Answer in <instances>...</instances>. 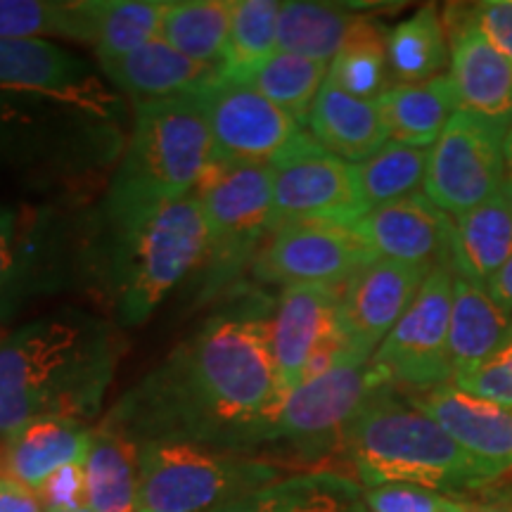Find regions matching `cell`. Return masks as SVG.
Returning <instances> with one entry per match:
<instances>
[{"mask_svg": "<svg viewBox=\"0 0 512 512\" xmlns=\"http://www.w3.org/2000/svg\"><path fill=\"white\" fill-rule=\"evenodd\" d=\"M271 354L285 392L302 382L313 354L330 339L347 335L339 318V287L290 285L275 304L271 325Z\"/></svg>", "mask_w": 512, "mask_h": 512, "instance_id": "cell-19", "label": "cell"}, {"mask_svg": "<svg viewBox=\"0 0 512 512\" xmlns=\"http://www.w3.org/2000/svg\"><path fill=\"white\" fill-rule=\"evenodd\" d=\"M0 512H46V508L36 491L0 475Z\"/></svg>", "mask_w": 512, "mask_h": 512, "instance_id": "cell-43", "label": "cell"}, {"mask_svg": "<svg viewBox=\"0 0 512 512\" xmlns=\"http://www.w3.org/2000/svg\"><path fill=\"white\" fill-rule=\"evenodd\" d=\"M375 256L344 223H287L268 235L256 254V280L271 285L339 287L366 268Z\"/></svg>", "mask_w": 512, "mask_h": 512, "instance_id": "cell-13", "label": "cell"}, {"mask_svg": "<svg viewBox=\"0 0 512 512\" xmlns=\"http://www.w3.org/2000/svg\"><path fill=\"white\" fill-rule=\"evenodd\" d=\"M280 5L278 0H233L223 74L242 79L278 53Z\"/></svg>", "mask_w": 512, "mask_h": 512, "instance_id": "cell-35", "label": "cell"}, {"mask_svg": "<svg viewBox=\"0 0 512 512\" xmlns=\"http://www.w3.org/2000/svg\"><path fill=\"white\" fill-rule=\"evenodd\" d=\"M508 126L458 110L432 145L425 195L448 216H463L503 190Z\"/></svg>", "mask_w": 512, "mask_h": 512, "instance_id": "cell-9", "label": "cell"}, {"mask_svg": "<svg viewBox=\"0 0 512 512\" xmlns=\"http://www.w3.org/2000/svg\"><path fill=\"white\" fill-rule=\"evenodd\" d=\"M403 396L496 479L512 470V408L467 394L453 382Z\"/></svg>", "mask_w": 512, "mask_h": 512, "instance_id": "cell-18", "label": "cell"}, {"mask_svg": "<svg viewBox=\"0 0 512 512\" xmlns=\"http://www.w3.org/2000/svg\"><path fill=\"white\" fill-rule=\"evenodd\" d=\"M280 477V465L261 456L150 441L140 444L138 512H209Z\"/></svg>", "mask_w": 512, "mask_h": 512, "instance_id": "cell-6", "label": "cell"}, {"mask_svg": "<svg viewBox=\"0 0 512 512\" xmlns=\"http://www.w3.org/2000/svg\"><path fill=\"white\" fill-rule=\"evenodd\" d=\"M430 152L389 140L366 162L354 164L356 188L368 211L411 197L425 185Z\"/></svg>", "mask_w": 512, "mask_h": 512, "instance_id": "cell-33", "label": "cell"}, {"mask_svg": "<svg viewBox=\"0 0 512 512\" xmlns=\"http://www.w3.org/2000/svg\"><path fill=\"white\" fill-rule=\"evenodd\" d=\"M470 12L477 29L512 62V0H484Z\"/></svg>", "mask_w": 512, "mask_h": 512, "instance_id": "cell-42", "label": "cell"}, {"mask_svg": "<svg viewBox=\"0 0 512 512\" xmlns=\"http://www.w3.org/2000/svg\"><path fill=\"white\" fill-rule=\"evenodd\" d=\"M375 259L396 261L432 271L451 264L453 219L444 214L425 192H415L399 202L370 209L351 223Z\"/></svg>", "mask_w": 512, "mask_h": 512, "instance_id": "cell-16", "label": "cell"}, {"mask_svg": "<svg viewBox=\"0 0 512 512\" xmlns=\"http://www.w3.org/2000/svg\"><path fill=\"white\" fill-rule=\"evenodd\" d=\"M389 79L387 31L363 17L330 62L328 81L356 98L377 100L392 88Z\"/></svg>", "mask_w": 512, "mask_h": 512, "instance_id": "cell-34", "label": "cell"}, {"mask_svg": "<svg viewBox=\"0 0 512 512\" xmlns=\"http://www.w3.org/2000/svg\"><path fill=\"white\" fill-rule=\"evenodd\" d=\"M169 0H79L81 43L95 57H119L162 34Z\"/></svg>", "mask_w": 512, "mask_h": 512, "instance_id": "cell-28", "label": "cell"}, {"mask_svg": "<svg viewBox=\"0 0 512 512\" xmlns=\"http://www.w3.org/2000/svg\"><path fill=\"white\" fill-rule=\"evenodd\" d=\"M200 98L214 162H273L306 136V128L245 81L219 72Z\"/></svg>", "mask_w": 512, "mask_h": 512, "instance_id": "cell-11", "label": "cell"}, {"mask_svg": "<svg viewBox=\"0 0 512 512\" xmlns=\"http://www.w3.org/2000/svg\"><path fill=\"white\" fill-rule=\"evenodd\" d=\"M110 278L119 320L145 323L207 254V223L195 195L114 223Z\"/></svg>", "mask_w": 512, "mask_h": 512, "instance_id": "cell-5", "label": "cell"}, {"mask_svg": "<svg viewBox=\"0 0 512 512\" xmlns=\"http://www.w3.org/2000/svg\"><path fill=\"white\" fill-rule=\"evenodd\" d=\"M88 510L138 512L140 508V446L124 432L102 422L91 432L86 456Z\"/></svg>", "mask_w": 512, "mask_h": 512, "instance_id": "cell-25", "label": "cell"}, {"mask_svg": "<svg viewBox=\"0 0 512 512\" xmlns=\"http://www.w3.org/2000/svg\"><path fill=\"white\" fill-rule=\"evenodd\" d=\"M91 432L86 422L69 418H36L3 439V475L38 491L62 467L86 456Z\"/></svg>", "mask_w": 512, "mask_h": 512, "instance_id": "cell-21", "label": "cell"}, {"mask_svg": "<svg viewBox=\"0 0 512 512\" xmlns=\"http://www.w3.org/2000/svg\"><path fill=\"white\" fill-rule=\"evenodd\" d=\"M271 316L223 311L171 351L105 418L136 444L183 441L256 456L283 401Z\"/></svg>", "mask_w": 512, "mask_h": 512, "instance_id": "cell-1", "label": "cell"}, {"mask_svg": "<svg viewBox=\"0 0 512 512\" xmlns=\"http://www.w3.org/2000/svg\"><path fill=\"white\" fill-rule=\"evenodd\" d=\"M121 351L124 342L107 320L76 309L12 332L0 342V437L36 418H93Z\"/></svg>", "mask_w": 512, "mask_h": 512, "instance_id": "cell-2", "label": "cell"}, {"mask_svg": "<svg viewBox=\"0 0 512 512\" xmlns=\"http://www.w3.org/2000/svg\"><path fill=\"white\" fill-rule=\"evenodd\" d=\"M512 259V192L505 188L453 221V273L484 285Z\"/></svg>", "mask_w": 512, "mask_h": 512, "instance_id": "cell-24", "label": "cell"}, {"mask_svg": "<svg viewBox=\"0 0 512 512\" xmlns=\"http://www.w3.org/2000/svg\"><path fill=\"white\" fill-rule=\"evenodd\" d=\"M46 512L62 510H83L88 508L86 491V472H83V460L57 470L41 489L36 491Z\"/></svg>", "mask_w": 512, "mask_h": 512, "instance_id": "cell-41", "label": "cell"}, {"mask_svg": "<svg viewBox=\"0 0 512 512\" xmlns=\"http://www.w3.org/2000/svg\"><path fill=\"white\" fill-rule=\"evenodd\" d=\"M384 387L389 377L373 358H349L328 373L313 377L285 392L264 434V446L275 451H294L297 456L318 458L344 444V434L361 408Z\"/></svg>", "mask_w": 512, "mask_h": 512, "instance_id": "cell-8", "label": "cell"}, {"mask_svg": "<svg viewBox=\"0 0 512 512\" xmlns=\"http://www.w3.org/2000/svg\"><path fill=\"white\" fill-rule=\"evenodd\" d=\"M62 124L69 119L29 107L27 98L0 93V166L34 162L55 143H69L57 138Z\"/></svg>", "mask_w": 512, "mask_h": 512, "instance_id": "cell-36", "label": "cell"}, {"mask_svg": "<svg viewBox=\"0 0 512 512\" xmlns=\"http://www.w3.org/2000/svg\"><path fill=\"white\" fill-rule=\"evenodd\" d=\"M273 228L287 223H351L368 214L358 197L354 164L320 147L309 133L271 162Z\"/></svg>", "mask_w": 512, "mask_h": 512, "instance_id": "cell-12", "label": "cell"}, {"mask_svg": "<svg viewBox=\"0 0 512 512\" xmlns=\"http://www.w3.org/2000/svg\"><path fill=\"white\" fill-rule=\"evenodd\" d=\"M387 57L396 86L437 79L444 67H451L444 15L437 5H422L387 31Z\"/></svg>", "mask_w": 512, "mask_h": 512, "instance_id": "cell-29", "label": "cell"}, {"mask_svg": "<svg viewBox=\"0 0 512 512\" xmlns=\"http://www.w3.org/2000/svg\"><path fill=\"white\" fill-rule=\"evenodd\" d=\"M486 292L503 311L512 313V259L486 283Z\"/></svg>", "mask_w": 512, "mask_h": 512, "instance_id": "cell-44", "label": "cell"}, {"mask_svg": "<svg viewBox=\"0 0 512 512\" xmlns=\"http://www.w3.org/2000/svg\"><path fill=\"white\" fill-rule=\"evenodd\" d=\"M503 159H505V188L512 190V124L508 126V133H505Z\"/></svg>", "mask_w": 512, "mask_h": 512, "instance_id": "cell-46", "label": "cell"}, {"mask_svg": "<svg viewBox=\"0 0 512 512\" xmlns=\"http://www.w3.org/2000/svg\"><path fill=\"white\" fill-rule=\"evenodd\" d=\"M453 309V266L427 273L418 297L375 351L373 363L403 392H422L453 380L448 328Z\"/></svg>", "mask_w": 512, "mask_h": 512, "instance_id": "cell-10", "label": "cell"}, {"mask_svg": "<svg viewBox=\"0 0 512 512\" xmlns=\"http://www.w3.org/2000/svg\"><path fill=\"white\" fill-rule=\"evenodd\" d=\"M304 126L320 147L349 164L366 162L392 140L377 100L356 98L330 81L320 88Z\"/></svg>", "mask_w": 512, "mask_h": 512, "instance_id": "cell-20", "label": "cell"}, {"mask_svg": "<svg viewBox=\"0 0 512 512\" xmlns=\"http://www.w3.org/2000/svg\"><path fill=\"white\" fill-rule=\"evenodd\" d=\"M62 512H91L88 508H83V510H62Z\"/></svg>", "mask_w": 512, "mask_h": 512, "instance_id": "cell-47", "label": "cell"}, {"mask_svg": "<svg viewBox=\"0 0 512 512\" xmlns=\"http://www.w3.org/2000/svg\"><path fill=\"white\" fill-rule=\"evenodd\" d=\"M427 268L375 259L339 285V318L351 354L370 358L399 323L427 278Z\"/></svg>", "mask_w": 512, "mask_h": 512, "instance_id": "cell-15", "label": "cell"}, {"mask_svg": "<svg viewBox=\"0 0 512 512\" xmlns=\"http://www.w3.org/2000/svg\"><path fill=\"white\" fill-rule=\"evenodd\" d=\"M209 512H368V508L354 479L318 470L280 477Z\"/></svg>", "mask_w": 512, "mask_h": 512, "instance_id": "cell-23", "label": "cell"}, {"mask_svg": "<svg viewBox=\"0 0 512 512\" xmlns=\"http://www.w3.org/2000/svg\"><path fill=\"white\" fill-rule=\"evenodd\" d=\"M510 192H512V190H510Z\"/></svg>", "mask_w": 512, "mask_h": 512, "instance_id": "cell-48", "label": "cell"}, {"mask_svg": "<svg viewBox=\"0 0 512 512\" xmlns=\"http://www.w3.org/2000/svg\"><path fill=\"white\" fill-rule=\"evenodd\" d=\"M377 105L389 128V138L422 150L437 143L448 121L460 110L451 74L422 83L392 86L377 98Z\"/></svg>", "mask_w": 512, "mask_h": 512, "instance_id": "cell-27", "label": "cell"}, {"mask_svg": "<svg viewBox=\"0 0 512 512\" xmlns=\"http://www.w3.org/2000/svg\"><path fill=\"white\" fill-rule=\"evenodd\" d=\"M328 69L330 64L325 62L306 60V57L278 50L264 64H259L238 81L249 83L264 98L271 100L273 105H278L280 110H285L304 126L320 88L328 81Z\"/></svg>", "mask_w": 512, "mask_h": 512, "instance_id": "cell-32", "label": "cell"}, {"mask_svg": "<svg viewBox=\"0 0 512 512\" xmlns=\"http://www.w3.org/2000/svg\"><path fill=\"white\" fill-rule=\"evenodd\" d=\"M192 195L207 223V294L233 280L273 228L271 162H211Z\"/></svg>", "mask_w": 512, "mask_h": 512, "instance_id": "cell-7", "label": "cell"}, {"mask_svg": "<svg viewBox=\"0 0 512 512\" xmlns=\"http://www.w3.org/2000/svg\"><path fill=\"white\" fill-rule=\"evenodd\" d=\"M342 446L366 489L413 484L451 496L496 479L394 387L380 389L361 408Z\"/></svg>", "mask_w": 512, "mask_h": 512, "instance_id": "cell-3", "label": "cell"}, {"mask_svg": "<svg viewBox=\"0 0 512 512\" xmlns=\"http://www.w3.org/2000/svg\"><path fill=\"white\" fill-rule=\"evenodd\" d=\"M361 15L311 0H287L278 15V50L330 64Z\"/></svg>", "mask_w": 512, "mask_h": 512, "instance_id": "cell-30", "label": "cell"}, {"mask_svg": "<svg viewBox=\"0 0 512 512\" xmlns=\"http://www.w3.org/2000/svg\"><path fill=\"white\" fill-rule=\"evenodd\" d=\"M368 512H472V505L413 484H384L363 489Z\"/></svg>", "mask_w": 512, "mask_h": 512, "instance_id": "cell-38", "label": "cell"}, {"mask_svg": "<svg viewBox=\"0 0 512 512\" xmlns=\"http://www.w3.org/2000/svg\"><path fill=\"white\" fill-rule=\"evenodd\" d=\"M0 38L81 43L79 0H0Z\"/></svg>", "mask_w": 512, "mask_h": 512, "instance_id": "cell-37", "label": "cell"}, {"mask_svg": "<svg viewBox=\"0 0 512 512\" xmlns=\"http://www.w3.org/2000/svg\"><path fill=\"white\" fill-rule=\"evenodd\" d=\"M472 512H512V489L489 498V501L472 505Z\"/></svg>", "mask_w": 512, "mask_h": 512, "instance_id": "cell-45", "label": "cell"}, {"mask_svg": "<svg viewBox=\"0 0 512 512\" xmlns=\"http://www.w3.org/2000/svg\"><path fill=\"white\" fill-rule=\"evenodd\" d=\"M29 259V233L15 209L0 204V294L22 273Z\"/></svg>", "mask_w": 512, "mask_h": 512, "instance_id": "cell-40", "label": "cell"}, {"mask_svg": "<svg viewBox=\"0 0 512 512\" xmlns=\"http://www.w3.org/2000/svg\"><path fill=\"white\" fill-rule=\"evenodd\" d=\"M451 382L467 394L512 408V328L494 356L470 373L456 375Z\"/></svg>", "mask_w": 512, "mask_h": 512, "instance_id": "cell-39", "label": "cell"}, {"mask_svg": "<svg viewBox=\"0 0 512 512\" xmlns=\"http://www.w3.org/2000/svg\"><path fill=\"white\" fill-rule=\"evenodd\" d=\"M444 27L460 110L512 124V62L472 22L470 5H448Z\"/></svg>", "mask_w": 512, "mask_h": 512, "instance_id": "cell-17", "label": "cell"}, {"mask_svg": "<svg viewBox=\"0 0 512 512\" xmlns=\"http://www.w3.org/2000/svg\"><path fill=\"white\" fill-rule=\"evenodd\" d=\"M102 74L133 100L174 98L200 91L221 69L192 62L174 46L155 38L147 46L119 57H98Z\"/></svg>", "mask_w": 512, "mask_h": 512, "instance_id": "cell-22", "label": "cell"}, {"mask_svg": "<svg viewBox=\"0 0 512 512\" xmlns=\"http://www.w3.org/2000/svg\"><path fill=\"white\" fill-rule=\"evenodd\" d=\"M512 318L503 311L484 285L453 273V309L448 328V356L453 377L465 375L494 356L508 337Z\"/></svg>", "mask_w": 512, "mask_h": 512, "instance_id": "cell-26", "label": "cell"}, {"mask_svg": "<svg viewBox=\"0 0 512 512\" xmlns=\"http://www.w3.org/2000/svg\"><path fill=\"white\" fill-rule=\"evenodd\" d=\"M214 162L207 114L197 93L133 100V128L107 190V219L121 223L183 200Z\"/></svg>", "mask_w": 512, "mask_h": 512, "instance_id": "cell-4", "label": "cell"}, {"mask_svg": "<svg viewBox=\"0 0 512 512\" xmlns=\"http://www.w3.org/2000/svg\"><path fill=\"white\" fill-rule=\"evenodd\" d=\"M0 93L107 114L110 93L86 60L48 38H0Z\"/></svg>", "mask_w": 512, "mask_h": 512, "instance_id": "cell-14", "label": "cell"}, {"mask_svg": "<svg viewBox=\"0 0 512 512\" xmlns=\"http://www.w3.org/2000/svg\"><path fill=\"white\" fill-rule=\"evenodd\" d=\"M230 17L233 0H176L169 3L159 38L192 62L223 69Z\"/></svg>", "mask_w": 512, "mask_h": 512, "instance_id": "cell-31", "label": "cell"}]
</instances>
